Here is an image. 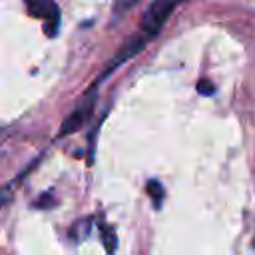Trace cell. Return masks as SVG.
<instances>
[{"mask_svg": "<svg viewBox=\"0 0 255 255\" xmlns=\"http://www.w3.org/2000/svg\"><path fill=\"white\" fill-rule=\"evenodd\" d=\"M185 0H153L147 10L143 12L141 20H139V30L147 32L149 36H157V32L163 28L165 20L171 16V12Z\"/></svg>", "mask_w": 255, "mask_h": 255, "instance_id": "6da1fadb", "label": "cell"}, {"mask_svg": "<svg viewBox=\"0 0 255 255\" xmlns=\"http://www.w3.org/2000/svg\"><path fill=\"white\" fill-rule=\"evenodd\" d=\"M96 100H98V82L82 96L78 106L68 114V118L64 120L60 131H58V135H70V133L78 131L86 124V120H90V116L94 112V106H96Z\"/></svg>", "mask_w": 255, "mask_h": 255, "instance_id": "7a4b0ae2", "label": "cell"}, {"mask_svg": "<svg viewBox=\"0 0 255 255\" xmlns=\"http://www.w3.org/2000/svg\"><path fill=\"white\" fill-rule=\"evenodd\" d=\"M153 40V36H149L147 32H143V30H135L129 38H126V42L120 46V50L116 52V56H114V60H112V64L104 70V74H102V78H106V76H110V72H114L118 66H122L124 62H128V60H131L133 56H137L149 42Z\"/></svg>", "mask_w": 255, "mask_h": 255, "instance_id": "3957f363", "label": "cell"}, {"mask_svg": "<svg viewBox=\"0 0 255 255\" xmlns=\"http://www.w3.org/2000/svg\"><path fill=\"white\" fill-rule=\"evenodd\" d=\"M28 14L34 18H42L46 22L44 32L48 36H56L60 28V10L54 0H26Z\"/></svg>", "mask_w": 255, "mask_h": 255, "instance_id": "277c9868", "label": "cell"}, {"mask_svg": "<svg viewBox=\"0 0 255 255\" xmlns=\"http://www.w3.org/2000/svg\"><path fill=\"white\" fill-rule=\"evenodd\" d=\"M102 243H104L108 255H114L116 253V249H118V235H116L114 227H110V225H104L102 227Z\"/></svg>", "mask_w": 255, "mask_h": 255, "instance_id": "5b68a950", "label": "cell"}, {"mask_svg": "<svg viewBox=\"0 0 255 255\" xmlns=\"http://www.w3.org/2000/svg\"><path fill=\"white\" fill-rule=\"evenodd\" d=\"M145 191H147V195L153 199V205L159 207V205H161V199H163V187H161V183L155 181V179H151V181L147 183Z\"/></svg>", "mask_w": 255, "mask_h": 255, "instance_id": "8992f818", "label": "cell"}, {"mask_svg": "<svg viewBox=\"0 0 255 255\" xmlns=\"http://www.w3.org/2000/svg\"><path fill=\"white\" fill-rule=\"evenodd\" d=\"M90 223H92V219H82V221H78V223L74 225V229H72V237H74V239H86L88 233H90Z\"/></svg>", "mask_w": 255, "mask_h": 255, "instance_id": "52a82bcc", "label": "cell"}, {"mask_svg": "<svg viewBox=\"0 0 255 255\" xmlns=\"http://www.w3.org/2000/svg\"><path fill=\"white\" fill-rule=\"evenodd\" d=\"M137 2H139V0H118V4H116V8H114V16L120 18L122 14H126L128 10H131Z\"/></svg>", "mask_w": 255, "mask_h": 255, "instance_id": "ba28073f", "label": "cell"}, {"mask_svg": "<svg viewBox=\"0 0 255 255\" xmlns=\"http://www.w3.org/2000/svg\"><path fill=\"white\" fill-rule=\"evenodd\" d=\"M197 92H199L201 96H211V94L215 92V88H213V84H211L209 80H199V82H197Z\"/></svg>", "mask_w": 255, "mask_h": 255, "instance_id": "9c48e42d", "label": "cell"}, {"mask_svg": "<svg viewBox=\"0 0 255 255\" xmlns=\"http://www.w3.org/2000/svg\"><path fill=\"white\" fill-rule=\"evenodd\" d=\"M52 199H54L52 195L44 193V195L40 197V201H36V203H34V207H38V209H44V207H52V205H56V201H52Z\"/></svg>", "mask_w": 255, "mask_h": 255, "instance_id": "30bf717a", "label": "cell"}, {"mask_svg": "<svg viewBox=\"0 0 255 255\" xmlns=\"http://www.w3.org/2000/svg\"><path fill=\"white\" fill-rule=\"evenodd\" d=\"M12 199V189L10 187H0V205H6Z\"/></svg>", "mask_w": 255, "mask_h": 255, "instance_id": "8fae6325", "label": "cell"}, {"mask_svg": "<svg viewBox=\"0 0 255 255\" xmlns=\"http://www.w3.org/2000/svg\"><path fill=\"white\" fill-rule=\"evenodd\" d=\"M253 247H255V239H253Z\"/></svg>", "mask_w": 255, "mask_h": 255, "instance_id": "7c38bea8", "label": "cell"}]
</instances>
